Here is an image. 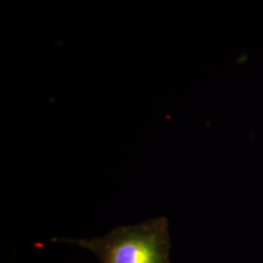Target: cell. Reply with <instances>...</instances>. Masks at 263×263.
<instances>
[{
	"mask_svg": "<svg viewBox=\"0 0 263 263\" xmlns=\"http://www.w3.org/2000/svg\"><path fill=\"white\" fill-rule=\"evenodd\" d=\"M54 241L86 249L98 257L100 263H170L171 239L165 217L120 226L100 238H60Z\"/></svg>",
	"mask_w": 263,
	"mask_h": 263,
	"instance_id": "6da1fadb",
	"label": "cell"
}]
</instances>
